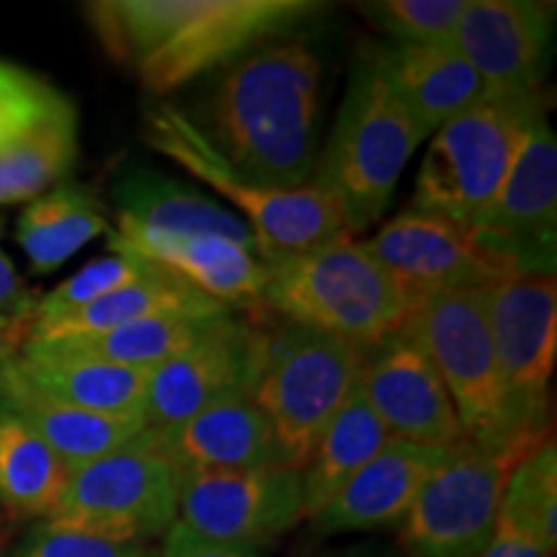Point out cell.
Masks as SVG:
<instances>
[{
    "instance_id": "74e56055",
    "label": "cell",
    "mask_w": 557,
    "mask_h": 557,
    "mask_svg": "<svg viewBox=\"0 0 557 557\" xmlns=\"http://www.w3.org/2000/svg\"><path fill=\"white\" fill-rule=\"evenodd\" d=\"M308 557H406L400 547L385 545V542H354L346 547H331L312 553Z\"/></svg>"
},
{
    "instance_id": "f1b7e54d",
    "label": "cell",
    "mask_w": 557,
    "mask_h": 557,
    "mask_svg": "<svg viewBox=\"0 0 557 557\" xmlns=\"http://www.w3.org/2000/svg\"><path fill=\"white\" fill-rule=\"evenodd\" d=\"M70 470L21 418L0 408V508L45 521L60 504Z\"/></svg>"
},
{
    "instance_id": "ffe728a7",
    "label": "cell",
    "mask_w": 557,
    "mask_h": 557,
    "mask_svg": "<svg viewBox=\"0 0 557 557\" xmlns=\"http://www.w3.org/2000/svg\"><path fill=\"white\" fill-rule=\"evenodd\" d=\"M449 449L389 438L385 449L341 487V493L323 511L310 519V532L318 540L341 534H364L377 529L400 527L421 487L426 485Z\"/></svg>"
},
{
    "instance_id": "7c38bea8",
    "label": "cell",
    "mask_w": 557,
    "mask_h": 557,
    "mask_svg": "<svg viewBox=\"0 0 557 557\" xmlns=\"http://www.w3.org/2000/svg\"><path fill=\"white\" fill-rule=\"evenodd\" d=\"M511 465L462 442L431 472L400 524L406 557H480L496 527Z\"/></svg>"
},
{
    "instance_id": "8992f818",
    "label": "cell",
    "mask_w": 557,
    "mask_h": 557,
    "mask_svg": "<svg viewBox=\"0 0 557 557\" xmlns=\"http://www.w3.org/2000/svg\"><path fill=\"white\" fill-rule=\"evenodd\" d=\"M545 99H504L485 94L429 137L410 207L470 227L517 163Z\"/></svg>"
},
{
    "instance_id": "ab89813d",
    "label": "cell",
    "mask_w": 557,
    "mask_h": 557,
    "mask_svg": "<svg viewBox=\"0 0 557 557\" xmlns=\"http://www.w3.org/2000/svg\"><path fill=\"white\" fill-rule=\"evenodd\" d=\"M0 542H3V513H0Z\"/></svg>"
},
{
    "instance_id": "83f0119b",
    "label": "cell",
    "mask_w": 557,
    "mask_h": 557,
    "mask_svg": "<svg viewBox=\"0 0 557 557\" xmlns=\"http://www.w3.org/2000/svg\"><path fill=\"white\" fill-rule=\"evenodd\" d=\"M385 423L367 406L364 395L357 385L341 410L333 416L329 429L312 449L308 462L302 465V498L305 519L323 511L341 487L351 480L374 455H380L389 442Z\"/></svg>"
},
{
    "instance_id": "3957f363",
    "label": "cell",
    "mask_w": 557,
    "mask_h": 557,
    "mask_svg": "<svg viewBox=\"0 0 557 557\" xmlns=\"http://www.w3.org/2000/svg\"><path fill=\"white\" fill-rule=\"evenodd\" d=\"M261 312L372 351L418 310L364 240L341 238L267 263Z\"/></svg>"
},
{
    "instance_id": "52a82bcc",
    "label": "cell",
    "mask_w": 557,
    "mask_h": 557,
    "mask_svg": "<svg viewBox=\"0 0 557 557\" xmlns=\"http://www.w3.org/2000/svg\"><path fill=\"white\" fill-rule=\"evenodd\" d=\"M367 351L305 325H263L250 400L261 408L289 468L302 470L333 416L359 385Z\"/></svg>"
},
{
    "instance_id": "e0dca14e",
    "label": "cell",
    "mask_w": 557,
    "mask_h": 557,
    "mask_svg": "<svg viewBox=\"0 0 557 557\" xmlns=\"http://www.w3.org/2000/svg\"><path fill=\"white\" fill-rule=\"evenodd\" d=\"M364 243L374 259L398 278L416 308L431 297L487 289L508 278L472 240L468 227L413 207L387 220Z\"/></svg>"
},
{
    "instance_id": "5b68a950",
    "label": "cell",
    "mask_w": 557,
    "mask_h": 557,
    "mask_svg": "<svg viewBox=\"0 0 557 557\" xmlns=\"http://www.w3.org/2000/svg\"><path fill=\"white\" fill-rule=\"evenodd\" d=\"M145 139L152 150L163 152L209 191L235 207L233 212L246 222L267 263L323 243L354 238L338 209L315 184L302 189H269L240 176L176 103H158L148 111Z\"/></svg>"
},
{
    "instance_id": "d6a6232c",
    "label": "cell",
    "mask_w": 557,
    "mask_h": 557,
    "mask_svg": "<svg viewBox=\"0 0 557 557\" xmlns=\"http://www.w3.org/2000/svg\"><path fill=\"white\" fill-rule=\"evenodd\" d=\"M468 0H374L357 5L387 41H451Z\"/></svg>"
},
{
    "instance_id": "60d3db41",
    "label": "cell",
    "mask_w": 557,
    "mask_h": 557,
    "mask_svg": "<svg viewBox=\"0 0 557 557\" xmlns=\"http://www.w3.org/2000/svg\"><path fill=\"white\" fill-rule=\"evenodd\" d=\"M5 205V197H3V191H0V207H3Z\"/></svg>"
},
{
    "instance_id": "d590c367",
    "label": "cell",
    "mask_w": 557,
    "mask_h": 557,
    "mask_svg": "<svg viewBox=\"0 0 557 557\" xmlns=\"http://www.w3.org/2000/svg\"><path fill=\"white\" fill-rule=\"evenodd\" d=\"M158 557H263L261 549L246 545H227V542L207 540L201 534L191 532L176 521L165 532L163 545L158 549Z\"/></svg>"
},
{
    "instance_id": "f546056e",
    "label": "cell",
    "mask_w": 557,
    "mask_h": 557,
    "mask_svg": "<svg viewBox=\"0 0 557 557\" xmlns=\"http://www.w3.org/2000/svg\"><path fill=\"white\" fill-rule=\"evenodd\" d=\"M218 318L222 315H160L137 320V323L129 325H120V329L107 333H96V336L24 346L50 348V351L70 354V357L101 359L109 361V364L145 369V372H150V369L163 364L165 359H171L173 354H178L181 348L194 344V341H197Z\"/></svg>"
},
{
    "instance_id": "9a60e30c",
    "label": "cell",
    "mask_w": 557,
    "mask_h": 557,
    "mask_svg": "<svg viewBox=\"0 0 557 557\" xmlns=\"http://www.w3.org/2000/svg\"><path fill=\"white\" fill-rule=\"evenodd\" d=\"M263 351V323L227 312L201 336L150 369L145 387V423L152 434L189 421L214 403L248 395Z\"/></svg>"
},
{
    "instance_id": "b9f144b4",
    "label": "cell",
    "mask_w": 557,
    "mask_h": 557,
    "mask_svg": "<svg viewBox=\"0 0 557 557\" xmlns=\"http://www.w3.org/2000/svg\"><path fill=\"white\" fill-rule=\"evenodd\" d=\"M0 553H3V542H0Z\"/></svg>"
},
{
    "instance_id": "4316f807",
    "label": "cell",
    "mask_w": 557,
    "mask_h": 557,
    "mask_svg": "<svg viewBox=\"0 0 557 557\" xmlns=\"http://www.w3.org/2000/svg\"><path fill=\"white\" fill-rule=\"evenodd\" d=\"M109 230V214L99 197L88 186L60 181L52 189L26 201L16 225V240L34 274H52Z\"/></svg>"
},
{
    "instance_id": "836d02e7",
    "label": "cell",
    "mask_w": 557,
    "mask_h": 557,
    "mask_svg": "<svg viewBox=\"0 0 557 557\" xmlns=\"http://www.w3.org/2000/svg\"><path fill=\"white\" fill-rule=\"evenodd\" d=\"M11 557H158L152 545H127L90 534L70 532L39 521L24 534V540L13 547Z\"/></svg>"
},
{
    "instance_id": "8d00e7d4",
    "label": "cell",
    "mask_w": 557,
    "mask_h": 557,
    "mask_svg": "<svg viewBox=\"0 0 557 557\" xmlns=\"http://www.w3.org/2000/svg\"><path fill=\"white\" fill-rule=\"evenodd\" d=\"M32 308L34 302L21 276L16 274V267L5 256V250L0 248V318L21 323V320H29Z\"/></svg>"
},
{
    "instance_id": "cb8c5ba5",
    "label": "cell",
    "mask_w": 557,
    "mask_h": 557,
    "mask_svg": "<svg viewBox=\"0 0 557 557\" xmlns=\"http://www.w3.org/2000/svg\"><path fill=\"white\" fill-rule=\"evenodd\" d=\"M11 364L34 389L47 398L94 410L103 416H143L145 387L148 374L145 369H129L109 364L101 359L70 357L50 348L24 346L18 354H11Z\"/></svg>"
},
{
    "instance_id": "44dd1931",
    "label": "cell",
    "mask_w": 557,
    "mask_h": 557,
    "mask_svg": "<svg viewBox=\"0 0 557 557\" xmlns=\"http://www.w3.org/2000/svg\"><path fill=\"white\" fill-rule=\"evenodd\" d=\"M426 139L485 96L483 81L451 41H369L361 47Z\"/></svg>"
},
{
    "instance_id": "7402d4cb",
    "label": "cell",
    "mask_w": 557,
    "mask_h": 557,
    "mask_svg": "<svg viewBox=\"0 0 557 557\" xmlns=\"http://www.w3.org/2000/svg\"><path fill=\"white\" fill-rule=\"evenodd\" d=\"M156 447L178 472L287 465L271 423L250 395H233L178 426L160 431Z\"/></svg>"
},
{
    "instance_id": "603a6c76",
    "label": "cell",
    "mask_w": 557,
    "mask_h": 557,
    "mask_svg": "<svg viewBox=\"0 0 557 557\" xmlns=\"http://www.w3.org/2000/svg\"><path fill=\"white\" fill-rule=\"evenodd\" d=\"M11 354L0 357V408L21 418L67 470L107 457L150 431L143 416H103L47 398L21 377Z\"/></svg>"
},
{
    "instance_id": "2e32d148",
    "label": "cell",
    "mask_w": 557,
    "mask_h": 557,
    "mask_svg": "<svg viewBox=\"0 0 557 557\" xmlns=\"http://www.w3.org/2000/svg\"><path fill=\"white\" fill-rule=\"evenodd\" d=\"M455 45L483 81L485 94L545 99L555 47V3L468 0Z\"/></svg>"
},
{
    "instance_id": "ba28073f",
    "label": "cell",
    "mask_w": 557,
    "mask_h": 557,
    "mask_svg": "<svg viewBox=\"0 0 557 557\" xmlns=\"http://www.w3.org/2000/svg\"><path fill=\"white\" fill-rule=\"evenodd\" d=\"M406 329L434 361L457 410L465 442L513 468L529 455L511 431L504 382L487 323L485 289L431 297Z\"/></svg>"
},
{
    "instance_id": "4dcf8cb0",
    "label": "cell",
    "mask_w": 557,
    "mask_h": 557,
    "mask_svg": "<svg viewBox=\"0 0 557 557\" xmlns=\"http://www.w3.org/2000/svg\"><path fill=\"white\" fill-rule=\"evenodd\" d=\"M500 506L527 521L549 547L557 545V447L553 436L513 465Z\"/></svg>"
},
{
    "instance_id": "ac0fdd59",
    "label": "cell",
    "mask_w": 557,
    "mask_h": 557,
    "mask_svg": "<svg viewBox=\"0 0 557 557\" xmlns=\"http://www.w3.org/2000/svg\"><path fill=\"white\" fill-rule=\"evenodd\" d=\"M359 389L393 438L434 449H455L465 442L434 361L406 325L367 351Z\"/></svg>"
},
{
    "instance_id": "6da1fadb",
    "label": "cell",
    "mask_w": 557,
    "mask_h": 557,
    "mask_svg": "<svg viewBox=\"0 0 557 557\" xmlns=\"http://www.w3.org/2000/svg\"><path fill=\"white\" fill-rule=\"evenodd\" d=\"M323 62L302 39H274L209 75L189 120L230 169L269 189L312 184Z\"/></svg>"
},
{
    "instance_id": "7a4b0ae2",
    "label": "cell",
    "mask_w": 557,
    "mask_h": 557,
    "mask_svg": "<svg viewBox=\"0 0 557 557\" xmlns=\"http://www.w3.org/2000/svg\"><path fill=\"white\" fill-rule=\"evenodd\" d=\"M323 9L312 0H99L86 13L109 58L152 96L209 78Z\"/></svg>"
},
{
    "instance_id": "9c48e42d",
    "label": "cell",
    "mask_w": 557,
    "mask_h": 557,
    "mask_svg": "<svg viewBox=\"0 0 557 557\" xmlns=\"http://www.w3.org/2000/svg\"><path fill=\"white\" fill-rule=\"evenodd\" d=\"M127 545H150L178 521V472L148 431L127 447L70 470L60 504L45 519Z\"/></svg>"
},
{
    "instance_id": "e575fe53",
    "label": "cell",
    "mask_w": 557,
    "mask_h": 557,
    "mask_svg": "<svg viewBox=\"0 0 557 557\" xmlns=\"http://www.w3.org/2000/svg\"><path fill=\"white\" fill-rule=\"evenodd\" d=\"M553 553L555 549L524 519L500 506L491 542L480 557H553Z\"/></svg>"
},
{
    "instance_id": "30bf717a",
    "label": "cell",
    "mask_w": 557,
    "mask_h": 557,
    "mask_svg": "<svg viewBox=\"0 0 557 557\" xmlns=\"http://www.w3.org/2000/svg\"><path fill=\"white\" fill-rule=\"evenodd\" d=\"M487 323L508 421L524 449L549 438V382L557 359L555 276H513L485 289Z\"/></svg>"
},
{
    "instance_id": "1f68e13d",
    "label": "cell",
    "mask_w": 557,
    "mask_h": 557,
    "mask_svg": "<svg viewBox=\"0 0 557 557\" xmlns=\"http://www.w3.org/2000/svg\"><path fill=\"white\" fill-rule=\"evenodd\" d=\"M156 267L145 263L143 259L132 253H120V250H111V256L88 263L81 271H75L73 276L58 284L52 292H47L39 302H34L29 325L47 323V320L62 318L67 312H75L86 305L96 302V299L111 295V292L135 284L137 278L148 276Z\"/></svg>"
},
{
    "instance_id": "484cf974",
    "label": "cell",
    "mask_w": 557,
    "mask_h": 557,
    "mask_svg": "<svg viewBox=\"0 0 557 557\" xmlns=\"http://www.w3.org/2000/svg\"><path fill=\"white\" fill-rule=\"evenodd\" d=\"M116 227H145L163 233H220L253 240L238 214L186 181L135 169L114 189Z\"/></svg>"
},
{
    "instance_id": "f35d334b",
    "label": "cell",
    "mask_w": 557,
    "mask_h": 557,
    "mask_svg": "<svg viewBox=\"0 0 557 557\" xmlns=\"http://www.w3.org/2000/svg\"><path fill=\"white\" fill-rule=\"evenodd\" d=\"M11 323H13V320L0 318V357L11 354V348H9V325Z\"/></svg>"
},
{
    "instance_id": "d4e9b609",
    "label": "cell",
    "mask_w": 557,
    "mask_h": 557,
    "mask_svg": "<svg viewBox=\"0 0 557 557\" xmlns=\"http://www.w3.org/2000/svg\"><path fill=\"white\" fill-rule=\"evenodd\" d=\"M225 312L235 310L214 302V299L205 297L197 289L186 287L184 282L165 274V271L152 269L148 276L96 299L86 308L47 320V323L29 325L24 344H54V341L96 336V333H107L120 329V325L160 315L212 318L225 315Z\"/></svg>"
},
{
    "instance_id": "4fadbf2b",
    "label": "cell",
    "mask_w": 557,
    "mask_h": 557,
    "mask_svg": "<svg viewBox=\"0 0 557 557\" xmlns=\"http://www.w3.org/2000/svg\"><path fill=\"white\" fill-rule=\"evenodd\" d=\"M468 230L508 278L555 276L557 137L547 114L534 122L504 189Z\"/></svg>"
},
{
    "instance_id": "d6986e66",
    "label": "cell",
    "mask_w": 557,
    "mask_h": 557,
    "mask_svg": "<svg viewBox=\"0 0 557 557\" xmlns=\"http://www.w3.org/2000/svg\"><path fill=\"white\" fill-rule=\"evenodd\" d=\"M109 250L137 256L230 310L261 312L269 267L253 240L220 233L111 227Z\"/></svg>"
},
{
    "instance_id": "277c9868",
    "label": "cell",
    "mask_w": 557,
    "mask_h": 557,
    "mask_svg": "<svg viewBox=\"0 0 557 557\" xmlns=\"http://www.w3.org/2000/svg\"><path fill=\"white\" fill-rule=\"evenodd\" d=\"M423 143L426 135L359 50L312 184L333 201L348 233L359 235L385 214L408 160Z\"/></svg>"
},
{
    "instance_id": "8fae6325",
    "label": "cell",
    "mask_w": 557,
    "mask_h": 557,
    "mask_svg": "<svg viewBox=\"0 0 557 557\" xmlns=\"http://www.w3.org/2000/svg\"><path fill=\"white\" fill-rule=\"evenodd\" d=\"M78 158V111L52 83L0 60V191L32 201L67 176Z\"/></svg>"
},
{
    "instance_id": "5bb4252c",
    "label": "cell",
    "mask_w": 557,
    "mask_h": 557,
    "mask_svg": "<svg viewBox=\"0 0 557 557\" xmlns=\"http://www.w3.org/2000/svg\"><path fill=\"white\" fill-rule=\"evenodd\" d=\"M302 508V472L289 465L178 472V521L207 540L261 549L305 521Z\"/></svg>"
}]
</instances>
